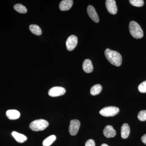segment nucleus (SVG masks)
Wrapping results in <instances>:
<instances>
[{"mask_svg":"<svg viewBox=\"0 0 146 146\" xmlns=\"http://www.w3.org/2000/svg\"><path fill=\"white\" fill-rule=\"evenodd\" d=\"M105 55L108 61L112 65L119 67L122 62V58L121 54L115 51L107 48L105 51Z\"/></svg>","mask_w":146,"mask_h":146,"instance_id":"obj_1","label":"nucleus"},{"mask_svg":"<svg viewBox=\"0 0 146 146\" xmlns=\"http://www.w3.org/2000/svg\"><path fill=\"white\" fill-rule=\"evenodd\" d=\"M129 29L131 36L135 39H141L143 36V30L140 25L135 21H131L129 23Z\"/></svg>","mask_w":146,"mask_h":146,"instance_id":"obj_2","label":"nucleus"},{"mask_svg":"<svg viewBox=\"0 0 146 146\" xmlns=\"http://www.w3.org/2000/svg\"><path fill=\"white\" fill-rule=\"evenodd\" d=\"M48 125L49 123L47 121L40 119L32 122L30 124L29 127L31 130L37 131L44 130Z\"/></svg>","mask_w":146,"mask_h":146,"instance_id":"obj_3","label":"nucleus"},{"mask_svg":"<svg viewBox=\"0 0 146 146\" xmlns=\"http://www.w3.org/2000/svg\"><path fill=\"white\" fill-rule=\"evenodd\" d=\"M119 112V109L115 106H108L102 108L100 111V114L106 117H113Z\"/></svg>","mask_w":146,"mask_h":146,"instance_id":"obj_4","label":"nucleus"},{"mask_svg":"<svg viewBox=\"0 0 146 146\" xmlns=\"http://www.w3.org/2000/svg\"><path fill=\"white\" fill-rule=\"evenodd\" d=\"M80 125V122L79 120L77 119L71 120L69 128L70 134L72 136H75L78 132Z\"/></svg>","mask_w":146,"mask_h":146,"instance_id":"obj_5","label":"nucleus"},{"mask_svg":"<svg viewBox=\"0 0 146 146\" xmlns=\"http://www.w3.org/2000/svg\"><path fill=\"white\" fill-rule=\"evenodd\" d=\"M66 90L65 88L60 86H55L50 89L48 94L50 96L56 97L63 96Z\"/></svg>","mask_w":146,"mask_h":146,"instance_id":"obj_6","label":"nucleus"},{"mask_svg":"<svg viewBox=\"0 0 146 146\" xmlns=\"http://www.w3.org/2000/svg\"><path fill=\"white\" fill-rule=\"evenodd\" d=\"M78 44V38L74 35H72L69 36L66 42L67 50L69 51L73 50L76 46Z\"/></svg>","mask_w":146,"mask_h":146,"instance_id":"obj_7","label":"nucleus"},{"mask_svg":"<svg viewBox=\"0 0 146 146\" xmlns=\"http://www.w3.org/2000/svg\"><path fill=\"white\" fill-rule=\"evenodd\" d=\"M106 6L108 11L112 15H115L117 12V8L115 0H106Z\"/></svg>","mask_w":146,"mask_h":146,"instance_id":"obj_8","label":"nucleus"},{"mask_svg":"<svg viewBox=\"0 0 146 146\" xmlns=\"http://www.w3.org/2000/svg\"><path fill=\"white\" fill-rule=\"evenodd\" d=\"M87 12L90 18L95 23H98L99 22V18L98 16L96 9L93 6H88L87 8Z\"/></svg>","mask_w":146,"mask_h":146,"instance_id":"obj_9","label":"nucleus"},{"mask_svg":"<svg viewBox=\"0 0 146 146\" xmlns=\"http://www.w3.org/2000/svg\"><path fill=\"white\" fill-rule=\"evenodd\" d=\"M103 133L105 136L108 138H112L116 135V131L112 126L108 125L104 128Z\"/></svg>","mask_w":146,"mask_h":146,"instance_id":"obj_10","label":"nucleus"},{"mask_svg":"<svg viewBox=\"0 0 146 146\" xmlns=\"http://www.w3.org/2000/svg\"><path fill=\"white\" fill-rule=\"evenodd\" d=\"M73 4L72 0H63L60 2L59 8L62 11L69 10L72 7Z\"/></svg>","mask_w":146,"mask_h":146,"instance_id":"obj_11","label":"nucleus"},{"mask_svg":"<svg viewBox=\"0 0 146 146\" xmlns=\"http://www.w3.org/2000/svg\"><path fill=\"white\" fill-rule=\"evenodd\" d=\"M6 115L9 119L10 120L17 119L20 117V112L16 110H7Z\"/></svg>","mask_w":146,"mask_h":146,"instance_id":"obj_12","label":"nucleus"},{"mask_svg":"<svg viewBox=\"0 0 146 146\" xmlns=\"http://www.w3.org/2000/svg\"><path fill=\"white\" fill-rule=\"evenodd\" d=\"M82 68L84 72L87 73L92 72L93 71V65L90 59H87L84 60L82 65Z\"/></svg>","mask_w":146,"mask_h":146,"instance_id":"obj_13","label":"nucleus"},{"mask_svg":"<svg viewBox=\"0 0 146 146\" xmlns=\"http://www.w3.org/2000/svg\"><path fill=\"white\" fill-rule=\"evenodd\" d=\"M130 133V127L127 123L123 125L121 129V136L123 139L127 138Z\"/></svg>","mask_w":146,"mask_h":146,"instance_id":"obj_14","label":"nucleus"},{"mask_svg":"<svg viewBox=\"0 0 146 146\" xmlns=\"http://www.w3.org/2000/svg\"><path fill=\"white\" fill-rule=\"evenodd\" d=\"M11 135L18 143H23L27 141V138L26 136L23 135V134L18 133L17 131H13L11 133Z\"/></svg>","mask_w":146,"mask_h":146,"instance_id":"obj_15","label":"nucleus"},{"mask_svg":"<svg viewBox=\"0 0 146 146\" xmlns=\"http://www.w3.org/2000/svg\"><path fill=\"white\" fill-rule=\"evenodd\" d=\"M30 30L33 34L40 35L42 34V31L39 26L36 25H31L29 27Z\"/></svg>","mask_w":146,"mask_h":146,"instance_id":"obj_16","label":"nucleus"},{"mask_svg":"<svg viewBox=\"0 0 146 146\" xmlns=\"http://www.w3.org/2000/svg\"><path fill=\"white\" fill-rule=\"evenodd\" d=\"M102 90V86L100 84H96L92 86L90 91V93L92 96H96L100 94Z\"/></svg>","mask_w":146,"mask_h":146,"instance_id":"obj_17","label":"nucleus"},{"mask_svg":"<svg viewBox=\"0 0 146 146\" xmlns=\"http://www.w3.org/2000/svg\"><path fill=\"white\" fill-rule=\"evenodd\" d=\"M56 137L55 135H51L47 137L43 141V145L44 146H50L56 140Z\"/></svg>","mask_w":146,"mask_h":146,"instance_id":"obj_18","label":"nucleus"},{"mask_svg":"<svg viewBox=\"0 0 146 146\" xmlns=\"http://www.w3.org/2000/svg\"><path fill=\"white\" fill-rule=\"evenodd\" d=\"M14 9L16 11L19 13H25L27 11V9L26 7L21 4H17L15 5L14 6Z\"/></svg>","mask_w":146,"mask_h":146,"instance_id":"obj_19","label":"nucleus"},{"mask_svg":"<svg viewBox=\"0 0 146 146\" xmlns=\"http://www.w3.org/2000/svg\"><path fill=\"white\" fill-rule=\"evenodd\" d=\"M129 2L131 5L137 7H141L144 5L143 0H130Z\"/></svg>","mask_w":146,"mask_h":146,"instance_id":"obj_20","label":"nucleus"},{"mask_svg":"<svg viewBox=\"0 0 146 146\" xmlns=\"http://www.w3.org/2000/svg\"><path fill=\"white\" fill-rule=\"evenodd\" d=\"M138 119L141 121H144L146 120V110H141L138 113Z\"/></svg>","mask_w":146,"mask_h":146,"instance_id":"obj_21","label":"nucleus"},{"mask_svg":"<svg viewBox=\"0 0 146 146\" xmlns=\"http://www.w3.org/2000/svg\"><path fill=\"white\" fill-rule=\"evenodd\" d=\"M138 89L141 93H146V80L139 84L138 86Z\"/></svg>","mask_w":146,"mask_h":146,"instance_id":"obj_22","label":"nucleus"},{"mask_svg":"<svg viewBox=\"0 0 146 146\" xmlns=\"http://www.w3.org/2000/svg\"><path fill=\"white\" fill-rule=\"evenodd\" d=\"M85 146H96L95 141L93 139H89L86 141Z\"/></svg>","mask_w":146,"mask_h":146,"instance_id":"obj_23","label":"nucleus"},{"mask_svg":"<svg viewBox=\"0 0 146 146\" xmlns=\"http://www.w3.org/2000/svg\"><path fill=\"white\" fill-rule=\"evenodd\" d=\"M141 140L142 142L146 145V134L144 135L141 138Z\"/></svg>","mask_w":146,"mask_h":146,"instance_id":"obj_24","label":"nucleus"},{"mask_svg":"<svg viewBox=\"0 0 146 146\" xmlns=\"http://www.w3.org/2000/svg\"><path fill=\"white\" fill-rule=\"evenodd\" d=\"M101 146H109L108 145H107V144H102Z\"/></svg>","mask_w":146,"mask_h":146,"instance_id":"obj_25","label":"nucleus"}]
</instances>
